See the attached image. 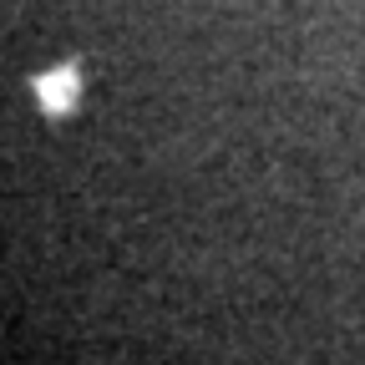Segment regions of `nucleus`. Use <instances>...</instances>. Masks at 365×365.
<instances>
[{"mask_svg":"<svg viewBox=\"0 0 365 365\" xmlns=\"http://www.w3.org/2000/svg\"><path fill=\"white\" fill-rule=\"evenodd\" d=\"M36 102H41L46 112H71V107H76V71L61 66V71L36 76Z\"/></svg>","mask_w":365,"mask_h":365,"instance_id":"1","label":"nucleus"}]
</instances>
